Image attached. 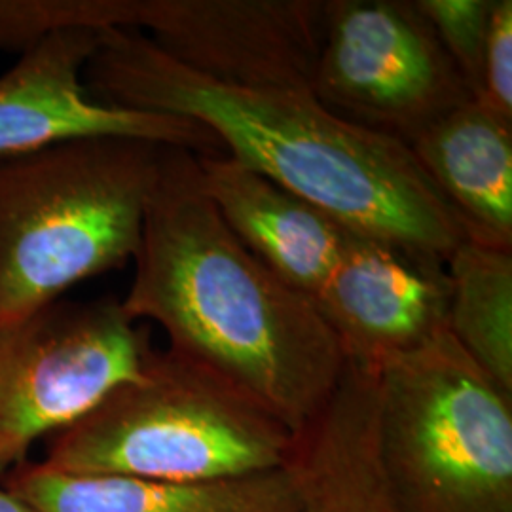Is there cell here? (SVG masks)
I'll list each match as a JSON object with an SVG mask.
<instances>
[{
    "mask_svg": "<svg viewBox=\"0 0 512 512\" xmlns=\"http://www.w3.org/2000/svg\"><path fill=\"white\" fill-rule=\"evenodd\" d=\"M84 84L107 105L200 124L230 158L351 234L444 262L465 241L452 209L406 143L338 116L311 90L220 84L128 29H103Z\"/></svg>",
    "mask_w": 512,
    "mask_h": 512,
    "instance_id": "obj_1",
    "label": "cell"
},
{
    "mask_svg": "<svg viewBox=\"0 0 512 512\" xmlns=\"http://www.w3.org/2000/svg\"><path fill=\"white\" fill-rule=\"evenodd\" d=\"M122 306L169 346L262 406L294 435L340 384L348 359L310 296L251 255L205 192L198 154L165 147Z\"/></svg>",
    "mask_w": 512,
    "mask_h": 512,
    "instance_id": "obj_2",
    "label": "cell"
},
{
    "mask_svg": "<svg viewBox=\"0 0 512 512\" xmlns=\"http://www.w3.org/2000/svg\"><path fill=\"white\" fill-rule=\"evenodd\" d=\"M164 148L99 137L0 156V319L133 262Z\"/></svg>",
    "mask_w": 512,
    "mask_h": 512,
    "instance_id": "obj_3",
    "label": "cell"
},
{
    "mask_svg": "<svg viewBox=\"0 0 512 512\" xmlns=\"http://www.w3.org/2000/svg\"><path fill=\"white\" fill-rule=\"evenodd\" d=\"M298 435L215 374L171 349L148 353L73 425L55 433L44 463L82 475L209 482L293 463Z\"/></svg>",
    "mask_w": 512,
    "mask_h": 512,
    "instance_id": "obj_4",
    "label": "cell"
},
{
    "mask_svg": "<svg viewBox=\"0 0 512 512\" xmlns=\"http://www.w3.org/2000/svg\"><path fill=\"white\" fill-rule=\"evenodd\" d=\"M393 512H512V395L442 330L376 370Z\"/></svg>",
    "mask_w": 512,
    "mask_h": 512,
    "instance_id": "obj_5",
    "label": "cell"
},
{
    "mask_svg": "<svg viewBox=\"0 0 512 512\" xmlns=\"http://www.w3.org/2000/svg\"><path fill=\"white\" fill-rule=\"evenodd\" d=\"M150 351L148 329L114 298H61L0 319V442L12 463L137 376Z\"/></svg>",
    "mask_w": 512,
    "mask_h": 512,
    "instance_id": "obj_6",
    "label": "cell"
},
{
    "mask_svg": "<svg viewBox=\"0 0 512 512\" xmlns=\"http://www.w3.org/2000/svg\"><path fill=\"white\" fill-rule=\"evenodd\" d=\"M311 90L338 116L406 145L475 101L416 0H325Z\"/></svg>",
    "mask_w": 512,
    "mask_h": 512,
    "instance_id": "obj_7",
    "label": "cell"
},
{
    "mask_svg": "<svg viewBox=\"0 0 512 512\" xmlns=\"http://www.w3.org/2000/svg\"><path fill=\"white\" fill-rule=\"evenodd\" d=\"M93 19L220 84L311 90L325 0H93Z\"/></svg>",
    "mask_w": 512,
    "mask_h": 512,
    "instance_id": "obj_8",
    "label": "cell"
},
{
    "mask_svg": "<svg viewBox=\"0 0 512 512\" xmlns=\"http://www.w3.org/2000/svg\"><path fill=\"white\" fill-rule=\"evenodd\" d=\"M103 29L65 27L21 52L0 76V156L27 154L78 139H137L196 154L222 152L207 129L179 116L97 101L84 71Z\"/></svg>",
    "mask_w": 512,
    "mask_h": 512,
    "instance_id": "obj_9",
    "label": "cell"
},
{
    "mask_svg": "<svg viewBox=\"0 0 512 512\" xmlns=\"http://www.w3.org/2000/svg\"><path fill=\"white\" fill-rule=\"evenodd\" d=\"M348 363L380 368L446 330V262L349 232L342 255L313 298Z\"/></svg>",
    "mask_w": 512,
    "mask_h": 512,
    "instance_id": "obj_10",
    "label": "cell"
},
{
    "mask_svg": "<svg viewBox=\"0 0 512 512\" xmlns=\"http://www.w3.org/2000/svg\"><path fill=\"white\" fill-rule=\"evenodd\" d=\"M203 186L239 243L311 300L342 255L348 230L224 152L198 154Z\"/></svg>",
    "mask_w": 512,
    "mask_h": 512,
    "instance_id": "obj_11",
    "label": "cell"
},
{
    "mask_svg": "<svg viewBox=\"0 0 512 512\" xmlns=\"http://www.w3.org/2000/svg\"><path fill=\"white\" fill-rule=\"evenodd\" d=\"M6 490L37 512H300L302 482L293 463L262 475L209 482L82 475L48 463H19Z\"/></svg>",
    "mask_w": 512,
    "mask_h": 512,
    "instance_id": "obj_12",
    "label": "cell"
},
{
    "mask_svg": "<svg viewBox=\"0 0 512 512\" xmlns=\"http://www.w3.org/2000/svg\"><path fill=\"white\" fill-rule=\"evenodd\" d=\"M465 239L512 249V124L469 101L410 145Z\"/></svg>",
    "mask_w": 512,
    "mask_h": 512,
    "instance_id": "obj_13",
    "label": "cell"
},
{
    "mask_svg": "<svg viewBox=\"0 0 512 512\" xmlns=\"http://www.w3.org/2000/svg\"><path fill=\"white\" fill-rule=\"evenodd\" d=\"M376 374L346 366L334 395L298 435L300 512H393L376 458Z\"/></svg>",
    "mask_w": 512,
    "mask_h": 512,
    "instance_id": "obj_14",
    "label": "cell"
},
{
    "mask_svg": "<svg viewBox=\"0 0 512 512\" xmlns=\"http://www.w3.org/2000/svg\"><path fill=\"white\" fill-rule=\"evenodd\" d=\"M446 272L448 334L512 395V249L465 239L448 256Z\"/></svg>",
    "mask_w": 512,
    "mask_h": 512,
    "instance_id": "obj_15",
    "label": "cell"
},
{
    "mask_svg": "<svg viewBox=\"0 0 512 512\" xmlns=\"http://www.w3.org/2000/svg\"><path fill=\"white\" fill-rule=\"evenodd\" d=\"M476 101L494 0H416Z\"/></svg>",
    "mask_w": 512,
    "mask_h": 512,
    "instance_id": "obj_16",
    "label": "cell"
},
{
    "mask_svg": "<svg viewBox=\"0 0 512 512\" xmlns=\"http://www.w3.org/2000/svg\"><path fill=\"white\" fill-rule=\"evenodd\" d=\"M476 103L512 124L511 0H494Z\"/></svg>",
    "mask_w": 512,
    "mask_h": 512,
    "instance_id": "obj_17",
    "label": "cell"
},
{
    "mask_svg": "<svg viewBox=\"0 0 512 512\" xmlns=\"http://www.w3.org/2000/svg\"><path fill=\"white\" fill-rule=\"evenodd\" d=\"M0 512H37L31 505H27L18 495L0 488Z\"/></svg>",
    "mask_w": 512,
    "mask_h": 512,
    "instance_id": "obj_18",
    "label": "cell"
},
{
    "mask_svg": "<svg viewBox=\"0 0 512 512\" xmlns=\"http://www.w3.org/2000/svg\"><path fill=\"white\" fill-rule=\"evenodd\" d=\"M4 465H12V459H10L8 448L0 442V467H4Z\"/></svg>",
    "mask_w": 512,
    "mask_h": 512,
    "instance_id": "obj_19",
    "label": "cell"
}]
</instances>
